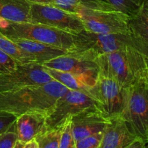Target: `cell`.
Here are the masks:
<instances>
[{"instance_id": "cb8c5ba5", "label": "cell", "mask_w": 148, "mask_h": 148, "mask_svg": "<svg viewBox=\"0 0 148 148\" xmlns=\"http://www.w3.org/2000/svg\"><path fill=\"white\" fill-rule=\"evenodd\" d=\"M17 140V134L15 122L9 130L0 134V148H14Z\"/></svg>"}, {"instance_id": "ba28073f", "label": "cell", "mask_w": 148, "mask_h": 148, "mask_svg": "<svg viewBox=\"0 0 148 148\" xmlns=\"http://www.w3.org/2000/svg\"><path fill=\"white\" fill-rule=\"evenodd\" d=\"M30 23H40L77 34L85 30L83 21L75 13L49 4H30Z\"/></svg>"}, {"instance_id": "3957f363", "label": "cell", "mask_w": 148, "mask_h": 148, "mask_svg": "<svg viewBox=\"0 0 148 148\" xmlns=\"http://www.w3.org/2000/svg\"><path fill=\"white\" fill-rule=\"evenodd\" d=\"M0 32L10 38L28 39L73 51L75 34L40 23H11L0 20Z\"/></svg>"}, {"instance_id": "484cf974", "label": "cell", "mask_w": 148, "mask_h": 148, "mask_svg": "<svg viewBox=\"0 0 148 148\" xmlns=\"http://www.w3.org/2000/svg\"><path fill=\"white\" fill-rule=\"evenodd\" d=\"M20 64L0 49V73L13 71Z\"/></svg>"}, {"instance_id": "d6986e66", "label": "cell", "mask_w": 148, "mask_h": 148, "mask_svg": "<svg viewBox=\"0 0 148 148\" xmlns=\"http://www.w3.org/2000/svg\"><path fill=\"white\" fill-rule=\"evenodd\" d=\"M0 49L19 64L36 63L35 58L23 51L11 39L0 32Z\"/></svg>"}, {"instance_id": "5bb4252c", "label": "cell", "mask_w": 148, "mask_h": 148, "mask_svg": "<svg viewBox=\"0 0 148 148\" xmlns=\"http://www.w3.org/2000/svg\"><path fill=\"white\" fill-rule=\"evenodd\" d=\"M46 113L28 112L19 115L16 119L17 140L26 143L47 130Z\"/></svg>"}, {"instance_id": "4316f807", "label": "cell", "mask_w": 148, "mask_h": 148, "mask_svg": "<svg viewBox=\"0 0 148 148\" xmlns=\"http://www.w3.org/2000/svg\"><path fill=\"white\" fill-rule=\"evenodd\" d=\"M17 115L4 111H0V134L11 127L17 119Z\"/></svg>"}, {"instance_id": "7402d4cb", "label": "cell", "mask_w": 148, "mask_h": 148, "mask_svg": "<svg viewBox=\"0 0 148 148\" xmlns=\"http://www.w3.org/2000/svg\"><path fill=\"white\" fill-rule=\"evenodd\" d=\"M115 10L125 13L129 17L133 15L140 7L144 0H104Z\"/></svg>"}, {"instance_id": "ac0fdd59", "label": "cell", "mask_w": 148, "mask_h": 148, "mask_svg": "<svg viewBox=\"0 0 148 148\" xmlns=\"http://www.w3.org/2000/svg\"><path fill=\"white\" fill-rule=\"evenodd\" d=\"M44 67L46 72L53 77L54 79L62 83L68 88L74 90L81 91L91 95L90 90L95 84L91 82L89 79L71 72L51 69L46 66Z\"/></svg>"}, {"instance_id": "603a6c76", "label": "cell", "mask_w": 148, "mask_h": 148, "mask_svg": "<svg viewBox=\"0 0 148 148\" xmlns=\"http://www.w3.org/2000/svg\"><path fill=\"white\" fill-rule=\"evenodd\" d=\"M60 140L59 148H75V143L72 132L71 117L60 126Z\"/></svg>"}, {"instance_id": "30bf717a", "label": "cell", "mask_w": 148, "mask_h": 148, "mask_svg": "<svg viewBox=\"0 0 148 148\" xmlns=\"http://www.w3.org/2000/svg\"><path fill=\"white\" fill-rule=\"evenodd\" d=\"M53 79L41 64H20L12 72L0 73V92L28 85H41Z\"/></svg>"}, {"instance_id": "52a82bcc", "label": "cell", "mask_w": 148, "mask_h": 148, "mask_svg": "<svg viewBox=\"0 0 148 148\" xmlns=\"http://www.w3.org/2000/svg\"><path fill=\"white\" fill-rule=\"evenodd\" d=\"M100 111L107 118L122 115L125 105L126 88L111 78L99 73L96 83L90 90Z\"/></svg>"}, {"instance_id": "7a4b0ae2", "label": "cell", "mask_w": 148, "mask_h": 148, "mask_svg": "<svg viewBox=\"0 0 148 148\" xmlns=\"http://www.w3.org/2000/svg\"><path fill=\"white\" fill-rule=\"evenodd\" d=\"M100 73L127 88L148 73V55L127 49L99 56L95 59Z\"/></svg>"}, {"instance_id": "8992f818", "label": "cell", "mask_w": 148, "mask_h": 148, "mask_svg": "<svg viewBox=\"0 0 148 148\" xmlns=\"http://www.w3.org/2000/svg\"><path fill=\"white\" fill-rule=\"evenodd\" d=\"M85 30L94 33H131L129 16L115 9L82 7L77 13Z\"/></svg>"}, {"instance_id": "4fadbf2b", "label": "cell", "mask_w": 148, "mask_h": 148, "mask_svg": "<svg viewBox=\"0 0 148 148\" xmlns=\"http://www.w3.org/2000/svg\"><path fill=\"white\" fill-rule=\"evenodd\" d=\"M110 119L107 118L97 106H91L71 117L72 132L76 144L79 140L103 132Z\"/></svg>"}, {"instance_id": "2e32d148", "label": "cell", "mask_w": 148, "mask_h": 148, "mask_svg": "<svg viewBox=\"0 0 148 148\" xmlns=\"http://www.w3.org/2000/svg\"><path fill=\"white\" fill-rule=\"evenodd\" d=\"M30 4L27 0H0V20L11 23L30 22Z\"/></svg>"}, {"instance_id": "5b68a950", "label": "cell", "mask_w": 148, "mask_h": 148, "mask_svg": "<svg viewBox=\"0 0 148 148\" xmlns=\"http://www.w3.org/2000/svg\"><path fill=\"white\" fill-rule=\"evenodd\" d=\"M121 116L148 147V73L126 88Z\"/></svg>"}, {"instance_id": "e0dca14e", "label": "cell", "mask_w": 148, "mask_h": 148, "mask_svg": "<svg viewBox=\"0 0 148 148\" xmlns=\"http://www.w3.org/2000/svg\"><path fill=\"white\" fill-rule=\"evenodd\" d=\"M129 27L132 36L148 53V0H144L137 11L129 17Z\"/></svg>"}, {"instance_id": "44dd1931", "label": "cell", "mask_w": 148, "mask_h": 148, "mask_svg": "<svg viewBox=\"0 0 148 148\" xmlns=\"http://www.w3.org/2000/svg\"><path fill=\"white\" fill-rule=\"evenodd\" d=\"M35 139L39 148H59L60 127L46 130Z\"/></svg>"}, {"instance_id": "6da1fadb", "label": "cell", "mask_w": 148, "mask_h": 148, "mask_svg": "<svg viewBox=\"0 0 148 148\" xmlns=\"http://www.w3.org/2000/svg\"><path fill=\"white\" fill-rule=\"evenodd\" d=\"M69 88L53 79L41 85H28L0 92V111L19 115L28 112L48 111Z\"/></svg>"}, {"instance_id": "ffe728a7", "label": "cell", "mask_w": 148, "mask_h": 148, "mask_svg": "<svg viewBox=\"0 0 148 148\" xmlns=\"http://www.w3.org/2000/svg\"><path fill=\"white\" fill-rule=\"evenodd\" d=\"M55 6L77 14L82 7L96 9H114L104 0H55Z\"/></svg>"}, {"instance_id": "8fae6325", "label": "cell", "mask_w": 148, "mask_h": 148, "mask_svg": "<svg viewBox=\"0 0 148 148\" xmlns=\"http://www.w3.org/2000/svg\"><path fill=\"white\" fill-rule=\"evenodd\" d=\"M144 147H147L146 143L133 133L121 116L110 119L100 148Z\"/></svg>"}, {"instance_id": "d4e9b609", "label": "cell", "mask_w": 148, "mask_h": 148, "mask_svg": "<svg viewBox=\"0 0 148 148\" xmlns=\"http://www.w3.org/2000/svg\"><path fill=\"white\" fill-rule=\"evenodd\" d=\"M103 132L96 133L79 140L75 144V148H100L103 138Z\"/></svg>"}, {"instance_id": "9a60e30c", "label": "cell", "mask_w": 148, "mask_h": 148, "mask_svg": "<svg viewBox=\"0 0 148 148\" xmlns=\"http://www.w3.org/2000/svg\"><path fill=\"white\" fill-rule=\"evenodd\" d=\"M21 48L23 51L30 53L35 58L36 63L43 64L58 56L68 53L70 51L56 47L52 45L46 44L41 42L28 39L10 38Z\"/></svg>"}, {"instance_id": "83f0119b", "label": "cell", "mask_w": 148, "mask_h": 148, "mask_svg": "<svg viewBox=\"0 0 148 148\" xmlns=\"http://www.w3.org/2000/svg\"><path fill=\"white\" fill-rule=\"evenodd\" d=\"M27 1L33 4H49V5L55 6V0H27Z\"/></svg>"}, {"instance_id": "f1b7e54d", "label": "cell", "mask_w": 148, "mask_h": 148, "mask_svg": "<svg viewBox=\"0 0 148 148\" xmlns=\"http://www.w3.org/2000/svg\"><path fill=\"white\" fill-rule=\"evenodd\" d=\"M23 148H39V145H38V143L36 142V139L34 138L25 143Z\"/></svg>"}, {"instance_id": "7c38bea8", "label": "cell", "mask_w": 148, "mask_h": 148, "mask_svg": "<svg viewBox=\"0 0 148 148\" xmlns=\"http://www.w3.org/2000/svg\"><path fill=\"white\" fill-rule=\"evenodd\" d=\"M42 64L51 69L84 77L94 84L100 73L99 66L95 60L75 51H69L66 54L55 58Z\"/></svg>"}, {"instance_id": "9c48e42d", "label": "cell", "mask_w": 148, "mask_h": 148, "mask_svg": "<svg viewBox=\"0 0 148 148\" xmlns=\"http://www.w3.org/2000/svg\"><path fill=\"white\" fill-rule=\"evenodd\" d=\"M91 106H97L93 97L85 92L70 89L58 98L46 114L47 130L58 128L68 118Z\"/></svg>"}, {"instance_id": "277c9868", "label": "cell", "mask_w": 148, "mask_h": 148, "mask_svg": "<svg viewBox=\"0 0 148 148\" xmlns=\"http://www.w3.org/2000/svg\"><path fill=\"white\" fill-rule=\"evenodd\" d=\"M75 36V48L73 51L94 60L101 55L127 49H138L148 55L131 33H94L84 30Z\"/></svg>"}]
</instances>
